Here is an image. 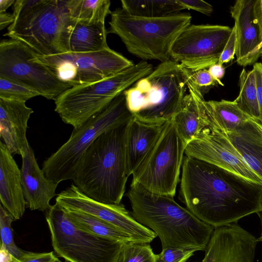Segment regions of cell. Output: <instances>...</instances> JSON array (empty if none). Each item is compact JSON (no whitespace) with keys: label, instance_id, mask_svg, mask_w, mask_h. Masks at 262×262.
Wrapping results in <instances>:
<instances>
[{"label":"cell","instance_id":"1","mask_svg":"<svg viewBox=\"0 0 262 262\" xmlns=\"http://www.w3.org/2000/svg\"><path fill=\"white\" fill-rule=\"evenodd\" d=\"M179 197L197 218L214 228L262 212V185L185 155Z\"/></svg>","mask_w":262,"mask_h":262},{"label":"cell","instance_id":"2","mask_svg":"<svg viewBox=\"0 0 262 262\" xmlns=\"http://www.w3.org/2000/svg\"><path fill=\"white\" fill-rule=\"evenodd\" d=\"M126 195L133 216L158 236L162 249L205 250L214 228L179 205L173 197L153 193L132 181Z\"/></svg>","mask_w":262,"mask_h":262},{"label":"cell","instance_id":"3","mask_svg":"<svg viewBox=\"0 0 262 262\" xmlns=\"http://www.w3.org/2000/svg\"><path fill=\"white\" fill-rule=\"evenodd\" d=\"M128 122L100 135L87 149L78 165L73 184L98 202L120 204L128 173L126 136Z\"/></svg>","mask_w":262,"mask_h":262},{"label":"cell","instance_id":"4","mask_svg":"<svg viewBox=\"0 0 262 262\" xmlns=\"http://www.w3.org/2000/svg\"><path fill=\"white\" fill-rule=\"evenodd\" d=\"M190 71L170 59L123 92L128 110L137 119L151 124L172 120L182 107Z\"/></svg>","mask_w":262,"mask_h":262},{"label":"cell","instance_id":"5","mask_svg":"<svg viewBox=\"0 0 262 262\" xmlns=\"http://www.w3.org/2000/svg\"><path fill=\"white\" fill-rule=\"evenodd\" d=\"M109 32L121 39L127 51L146 60H170L172 45L181 32L190 25L191 16L179 12L148 18L130 15L122 8L111 11Z\"/></svg>","mask_w":262,"mask_h":262},{"label":"cell","instance_id":"6","mask_svg":"<svg viewBox=\"0 0 262 262\" xmlns=\"http://www.w3.org/2000/svg\"><path fill=\"white\" fill-rule=\"evenodd\" d=\"M153 70L143 60L106 78L72 86L56 99L55 111L64 123L78 128Z\"/></svg>","mask_w":262,"mask_h":262},{"label":"cell","instance_id":"7","mask_svg":"<svg viewBox=\"0 0 262 262\" xmlns=\"http://www.w3.org/2000/svg\"><path fill=\"white\" fill-rule=\"evenodd\" d=\"M71 20L67 1L37 0L16 15L5 35L26 44L38 55L68 53Z\"/></svg>","mask_w":262,"mask_h":262},{"label":"cell","instance_id":"8","mask_svg":"<svg viewBox=\"0 0 262 262\" xmlns=\"http://www.w3.org/2000/svg\"><path fill=\"white\" fill-rule=\"evenodd\" d=\"M134 117L125 96L121 93L103 111L81 126L74 128L69 139L43 162L45 176L55 183L73 179L83 154L101 134Z\"/></svg>","mask_w":262,"mask_h":262},{"label":"cell","instance_id":"9","mask_svg":"<svg viewBox=\"0 0 262 262\" xmlns=\"http://www.w3.org/2000/svg\"><path fill=\"white\" fill-rule=\"evenodd\" d=\"M187 146L171 120L166 122L132 173V182L150 192L174 197Z\"/></svg>","mask_w":262,"mask_h":262},{"label":"cell","instance_id":"10","mask_svg":"<svg viewBox=\"0 0 262 262\" xmlns=\"http://www.w3.org/2000/svg\"><path fill=\"white\" fill-rule=\"evenodd\" d=\"M54 251L69 262H116L123 243L80 229L55 203L46 211Z\"/></svg>","mask_w":262,"mask_h":262},{"label":"cell","instance_id":"11","mask_svg":"<svg viewBox=\"0 0 262 262\" xmlns=\"http://www.w3.org/2000/svg\"><path fill=\"white\" fill-rule=\"evenodd\" d=\"M31 59L47 67L60 80L71 86L106 78L134 64L109 47L88 53L36 54Z\"/></svg>","mask_w":262,"mask_h":262},{"label":"cell","instance_id":"12","mask_svg":"<svg viewBox=\"0 0 262 262\" xmlns=\"http://www.w3.org/2000/svg\"><path fill=\"white\" fill-rule=\"evenodd\" d=\"M36 53L22 42L5 39L0 42V77L7 78L54 100L71 88L47 67L31 60Z\"/></svg>","mask_w":262,"mask_h":262},{"label":"cell","instance_id":"13","mask_svg":"<svg viewBox=\"0 0 262 262\" xmlns=\"http://www.w3.org/2000/svg\"><path fill=\"white\" fill-rule=\"evenodd\" d=\"M232 28L218 25H189L174 41L170 59L191 72L218 62Z\"/></svg>","mask_w":262,"mask_h":262},{"label":"cell","instance_id":"14","mask_svg":"<svg viewBox=\"0 0 262 262\" xmlns=\"http://www.w3.org/2000/svg\"><path fill=\"white\" fill-rule=\"evenodd\" d=\"M55 201L66 210L86 213L112 225L135 242L150 243L157 236L152 230L138 222L122 203L98 202L86 195L74 184L59 193Z\"/></svg>","mask_w":262,"mask_h":262},{"label":"cell","instance_id":"15","mask_svg":"<svg viewBox=\"0 0 262 262\" xmlns=\"http://www.w3.org/2000/svg\"><path fill=\"white\" fill-rule=\"evenodd\" d=\"M185 155L228 171L250 182L262 185V179L245 163L227 136L208 126L186 147Z\"/></svg>","mask_w":262,"mask_h":262},{"label":"cell","instance_id":"16","mask_svg":"<svg viewBox=\"0 0 262 262\" xmlns=\"http://www.w3.org/2000/svg\"><path fill=\"white\" fill-rule=\"evenodd\" d=\"M258 243L236 223L215 228L202 262H254Z\"/></svg>","mask_w":262,"mask_h":262},{"label":"cell","instance_id":"17","mask_svg":"<svg viewBox=\"0 0 262 262\" xmlns=\"http://www.w3.org/2000/svg\"><path fill=\"white\" fill-rule=\"evenodd\" d=\"M254 1L237 0L230 10L236 30V61L242 67L254 64L262 56V41L254 15Z\"/></svg>","mask_w":262,"mask_h":262},{"label":"cell","instance_id":"18","mask_svg":"<svg viewBox=\"0 0 262 262\" xmlns=\"http://www.w3.org/2000/svg\"><path fill=\"white\" fill-rule=\"evenodd\" d=\"M20 169L21 185L26 207L31 210L47 211L56 194L58 184L48 179L40 169L34 151L28 143L23 149Z\"/></svg>","mask_w":262,"mask_h":262},{"label":"cell","instance_id":"19","mask_svg":"<svg viewBox=\"0 0 262 262\" xmlns=\"http://www.w3.org/2000/svg\"><path fill=\"white\" fill-rule=\"evenodd\" d=\"M33 113L26 101L0 98V136L12 156L21 155L29 143L26 132Z\"/></svg>","mask_w":262,"mask_h":262},{"label":"cell","instance_id":"20","mask_svg":"<svg viewBox=\"0 0 262 262\" xmlns=\"http://www.w3.org/2000/svg\"><path fill=\"white\" fill-rule=\"evenodd\" d=\"M0 200L15 220L24 215L26 203L21 185L20 169L6 145L0 142Z\"/></svg>","mask_w":262,"mask_h":262},{"label":"cell","instance_id":"21","mask_svg":"<svg viewBox=\"0 0 262 262\" xmlns=\"http://www.w3.org/2000/svg\"><path fill=\"white\" fill-rule=\"evenodd\" d=\"M187 89L188 93L184 98L181 108L171 120L177 132L187 145L208 126L204 95L189 80Z\"/></svg>","mask_w":262,"mask_h":262},{"label":"cell","instance_id":"22","mask_svg":"<svg viewBox=\"0 0 262 262\" xmlns=\"http://www.w3.org/2000/svg\"><path fill=\"white\" fill-rule=\"evenodd\" d=\"M164 124H148L134 117L129 121L125 146L127 170L129 176L158 138Z\"/></svg>","mask_w":262,"mask_h":262},{"label":"cell","instance_id":"23","mask_svg":"<svg viewBox=\"0 0 262 262\" xmlns=\"http://www.w3.org/2000/svg\"><path fill=\"white\" fill-rule=\"evenodd\" d=\"M225 134L247 165L262 179V134L258 121L251 118Z\"/></svg>","mask_w":262,"mask_h":262},{"label":"cell","instance_id":"24","mask_svg":"<svg viewBox=\"0 0 262 262\" xmlns=\"http://www.w3.org/2000/svg\"><path fill=\"white\" fill-rule=\"evenodd\" d=\"M104 23H86L72 20L68 33V52L88 53L108 48Z\"/></svg>","mask_w":262,"mask_h":262},{"label":"cell","instance_id":"25","mask_svg":"<svg viewBox=\"0 0 262 262\" xmlns=\"http://www.w3.org/2000/svg\"><path fill=\"white\" fill-rule=\"evenodd\" d=\"M204 107L208 126H213L225 134L233 132L251 119L234 101H205Z\"/></svg>","mask_w":262,"mask_h":262},{"label":"cell","instance_id":"26","mask_svg":"<svg viewBox=\"0 0 262 262\" xmlns=\"http://www.w3.org/2000/svg\"><path fill=\"white\" fill-rule=\"evenodd\" d=\"M121 3L127 13L143 17H161L184 10L177 0H121Z\"/></svg>","mask_w":262,"mask_h":262},{"label":"cell","instance_id":"27","mask_svg":"<svg viewBox=\"0 0 262 262\" xmlns=\"http://www.w3.org/2000/svg\"><path fill=\"white\" fill-rule=\"evenodd\" d=\"M65 210L71 221L80 229L122 243L134 241L127 234L98 217L80 212Z\"/></svg>","mask_w":262,"mask_h":262},{"label":"cell","instance_id":"28","mask_svg":"<svg viewBox=\"0 0 262 262\" xmlns=\"http://www.w3.org/2000/svg\"><path fill=\"white\" fill-rule=\"evenodd\" d=\"M109 0H68L70 18L86 23H104L110 14Z\"/></svg>","mask_w":262,"mask_h":262},{"label":"cell","instance_id":"29","mask_svg":"<svg viewBox=\"0 0 262 262\" xmlns=\"http://www.w3.org/2000/svg\"><path fill=\"white\" fill-rule=\"evenodd\" d=\"M239 93L234 100L240 108L253 120L260 122L255 75L253 70L243 69L239 77Z\"/></svg>","mask_w":262,"mask_h":262},{"label":"cell","instance_id":"30","mask_svg":"<svg viewBox=\"0 0 262 262\" xmlns=\"http://www.w3.org/2000/svg\"><path fill=\"white\" fill-rule=\"evenodd\" d=\"M116 262H156L149 243L129 241L123 243Z\"/></svg>","mask_w":262,"mask_h":262},{"label":"cell","instance_id":"31","mask_svg":"<svg viewBox=\"0 0 262 262\" xmlns=\"http://www.w3.org/2000/svg\"><path fill=\"white\" fill-rule=\"evenodd\" d=\"M14 220L13 216L1 204V244H3L14 257L18 259L25 251L18 247L14 242L11 227V224Z\"/></svg>","mask_w":262,"mask_h":262},{"label":"cell","instance_id":"32","mask_svg":"<svg viewBox=\"0 0 262 262\" xmlns=\"http://www.w3.org/2000/svg\"><path fill=\"white\" fill-rule=\"evenodd\" d=\"M39 93L19 83L12 80L0 77V98L26 101Z\"/></svg>","mask_w":262,"mask_h":262},{"label":"cell","instance_id":"33","mask_svg":"<svg viewBox=\"0 0 262 262\" xmlns=\"http://www.w3.org/2000/svg\"><path fill=\"white\" fill-rule=\"evenodd\" d=\"M195 251L194 249L166 247L156 254V262H182L188 260Z\"/></svg>","mask_w":262,"mask_h":262},{"label":"cell","instance_id":"34","mask_svg":"<svg viewBox=\"0 0 262 262\" xmlns=\"http://www.w3.org/2000/svg\"><path fill=\"white\" fill-rule=\"evenodd\" d=\"M190 72L189 81L203 95L211 87L217 84L208 69Z\"/></svg>","mask_w":262,"mask_h":262},{"label":"cell","instance_id":"35","mask_svg":"<svg viewBox=\"0 0 262 262\" xmlns=\"http://www.w3.org/2000/svg\"><path fill=\"white\" fill-rule=\"evenodd\" d=\"M12 262H61L53 252L34 253L24 251L18 259L13 256Z\"/></svg>","mask_w":262,"mask_h":262},{"label":"cell","instance_id":"36","mask_svg":"<svg viewBox=\"0 0 262 262\" xmlns=\"http://www.w3.org/2000/svg\"><path fill=\"white\" fill-rule=\"evenodd\" d=\"M236 30L234 26L232 32L219 58L218 63L223 64L230 62L234 58L236 52Z\"/></svg>","mask_w":262,"mask_h":262},{"label":"cell","instance_id":"37","mask_svg":"<svg viewBox=\"0 0 262 262\" xmlns=\"http://www.w3.org/2000/svg\"><path fill=\"white\" fill-rule=\"evenodd\" d=\"M183 9L193 10L209 15L213 12V7L202 0H177Z\"/></svg>","mask_w":262,"mask_h":262},{"label":"cell","instance_id":"38","mask_svg":"<svg viewBox=\"0 0 262 262\" xmlns=\"http://www.w3.org/2000/svg\"><path fill=\"white\" fill-rule=\"evenodd\" d=\"M252 70L255 78L257 97L260 114V122L262 124V63H255Z\"/></svg>","mask_w":262,"mask_h":262},{"label":"cell","instance_id":"39","mask_svg":"<svg viewBox=\"0 0 262 262\" xmlns=\"http://www.w3.org/2000/svg\"><path fill=\"white\" fill-rule=\"evenodd\" d=\"M208 70L216 83L224 86V84L221 82V79L224 77L225 73V69L223 65L217 62L211 65Z\"/></svg>","mask_w":262,"mask_h":262},{"label":"cell","instance_id":"40","mask_svg":"<svg viewBox=\"0 0 262 262\" xmlns=\"http://www.w3.org/2000/svg\"><path fill=\"white\" fill-rule=\"evenodd\" d=\"M254 18L259 29L262 41V0H255L253 6Z\"/></svg>","mask_w":262,"mask_h":262},{"label":"cell","instance_id":"41","mask_svg":"<svg viewBox=\"0 0 262 262\" xmlns=\"http://www.w3.org/2000/svg\"><path fill=\"white\" fill-rule=\"evenodd\" d=\"M14 21L13 14L7 12H0V30H2L6 27L10 26Z\"/></svg>","mask_w":262,"mask_h":262},{"label":"cell","instance_id":"42","mask_svg":"<svg viewBox=\"0 0 262 262\" xmlns=\"http://www.w3.org/2000/svg\"><path fill=\"white\" fill-rule=\"evenodd\" d=\"M13 255L1 244L0 262H12Z\"/></svg>","mask_w":262,"mask_h":262},{"label":"cell","instance_id":"43","mask_svg":"<svg viewBox=\"0 0 262 262\" xmlns=\"http://www.w3.org/2000/svg\"><path fill=\"white\" fill-rule=\"evenodd\" d=\"M15 0H0V12H6L7 9L15 2Z\"/></svg>","mask_w":262,"mask_h":262},{"label":"cell","instance_id":"44","mask_svg":"<svg viewBox=\"0 0 262 262\" xmlns=\"http://www.w3.org/2000/svg\"><path fill=\"white\" fill-rule=\"evenodd\" d=\"M257 214L258 215L259 217V219H260V223H261V233H260V236L257 238V241L258 242H262V213L261 212H258L257 213Z\"/></svg>","mask_w":262,"mask_h":262},{"label":"cell","instance_id":"45","mask_svg":"<svg viewBox=\"0 0 262 262\" xmlns=\"http://www.w3.org/2000/svg\"><path fill=\"white\" fill-rule=\"evenodd\" d=\"M258 125L262 134V124L260 123V122L258 121Z\"/></svg>","mask_w":262,"mask_h":262},{"label":"cell","instance_id":"46","mask_svg":"<svg viewBox=\"0 0 262 262\" xmlns=\"http://www.w3.org/2000/svg\"><path fill=\"white\" fill-rule=\"evenodd\" d=\"M182 262H188L187 260L183 261Z\"/></svg>","mask_w":262,"mask_h":262},{"label":"cell","instance_id":"47","mask_svg":"<svg viewBox=\"0 0 262 262\" xmlns=\"http://www.w3.org/2000/svg\"><path fill=\"white\" fill-rule=\"evenodd\" d=\"M261 58H262V56H261Z\"/></svg>","mask_w":262,"mask_h":262},{"label":"cell","instance_id":"48","mask_svg":"<svg viewBox=\"0 0 262 262\" xmlns=\"http://www.w3.org/2000/svg\"></svg>","mask_w":262,"mask_h":262}]
</instances>
